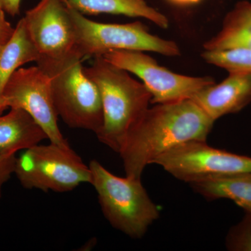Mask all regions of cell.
Instances as JSON below:
<instances>
[{
  "label": "cell",
  "instance_id": "obj_1",
  "mask_svg": "<svg viewBox=\"0 0 251 251\" xmlns=\"http://www.w3.org/2000/svg\"><path fill=\"white\" fill-rule=\"evenodd\" d=\"M214 123L192 99L148 108L128 130L118 153L126 176L141 179L148 165L176 145L206 141Z\"/></svg>",
  "mask_w": 251,
  "mask_h": 251
},
{
  "label": "cell",
  "instance_id": "obj_2",
  "mask_svg": "<svg viewBox=\"0 0 251 251\" xmlns=\"http://www.w3.org/2000/svg\"><path fill=\"white\" fill-rule=\"evenodd\" d=\"M84 71L101 97L103 122L97 138L119 153L128 130L148 110L151 94L143 83L103 56L94 57L92 65Z\"/></svg>",
  "mask_w": 251,
  "mask_h": 251
},
{
  "label": "cell",
  "instance_id": "obj_3",
  "mask_svg": "<svg viewBox=\"0 0 251 251\" xmlns=\"http://www.w3.org/2000/svg\"><path fill=\"white\" fill-rule=\"evenodd\" d=\"M93 185L105 219L115 229L133 239L145 235L159 217V209L149 196L141 179L116 176L99 162H90Z\"/></svg>",
  "mask_w": 251,
  "mask_h": 251
},
{
  "label": "cell",
  "instance_id": "obj_4",
  "mask_svg": "<svg viewBox=\"0 0 251 251\" xmlns=\"http://www.w3.org/2000/svg\"><path fill=\"white\" fill-rule=\"evenodd\" d=\"M49 75L58 116L71 128L99 133L103 122L101 97L97 85L86 75L82 59L37 61Z\"/></svg>",
  "mask_w": 251,
  "mask_h": 251
},
{
  "label": "cell",
  "instance_id": "obj_5",
  "mask_svg": "<svg viewBox=\"0 0 251 251\" xmlns=\"http://www.w3.org/2000/svg\"><path fill=\"white\" fill-rule=\"evenodd\" d=\"M14 174L27 189L65 193L92 180V171L70 146L36 145L16 158Z\"/></svg>",
  "mask_w": 251,
  "mask_h": 251
},
{
  "label": "cell",
  "instance_id": "obj_6",
  "mask_svg": "<svg viewBox=\"0 0 251 251\" xmlns=\"http://www.w3.org/2000/svg\"><path fill=\"white\" fill-rule=\"evenodd\" d=\"M72 19L77 52L82 59L97 57L112 50H138L175 57L180 54L174 41L161 39L149 32L143 23L108 24L91 21L64 0Z\"/></svg>",
  "mask_w": 251,
  "mask_h": 251
},
{
  "label": "cell",
  "instance_id": "obj_7",
  "mask_svg": "<svg viewBox=\"0 0 251 251\" xmlns=\"http://www.w3.org/2000/svg\"><path fill=\"white\" fill-rule=\"evenodd\" d=\"M152 164L189 184L229 175L251 173V157L212 148L206 141L190 140L157 157Z\"/></svg>",
  "mask_w": 251,
  "mask_h": 251
},
{
  "label": "cell",
  "instance_id": "obj_8",
  "mask_svg": "<svg viewBox=\"0 0 251 251\" xmlns=\"http://www.w3.org/2000/svg\"><path fill=\"white\" fill-rule=\"evenodd\" d=\"M103 57L114 65L141 79L151 94V103L192 99L200 91L215 83L210 77L187 76L172 72L142 51L112 50L104 54Z\"/></svg>",
  "mask_w": 251,
  "mask_h": 251
},
{
  "label": "cell",
  "instance_id": "obj_9",
  "mask_svg": "<svg viewBox=\"0 0 251 251\" xmlns=\"http://www.w3.org/2000/svg\"><path fill=\"white\" fill-rule=\"evenodd\" d=\"M2 97L9 108L27 112L45 131L50 143L69 146L59 130L50 78L38 66L20 68L10 77Z\"/></svg>",
  "mask_w": 251,
  "mask_h": 251
},
{
  "label": "cell",
  "instance_id": "obj_10",
  "mask_svg": "<svg viewBox=\"0 0 251 251\" xmlns=\"http://www.w3.org/2000/svg\"><path fill=\"white\" fill-rule=\"evenodd\" d=\"M38 61H61L78 57L75 30L64 0H41L23 17Z\"/></svg>",
  "mask_w": 251,
  "mask_h": 251
},
{
  "label": "cell",
  "instance_id": "obj_11",
  "mask_svg": "<svg viewBox=\"0 0 251 251\" xmlns=\"http://www.w3.org/2000/svg\"><path fill=\"white\" fill-rule=\"evenodd\" d=\"M213 121L239 112L251 102V74L230 72L222 82L208 86L192 99Z\"/></svg>",
  "mask_w": 251,
  "mask_h": 251
},
{
  "label": "cell",
  "instance_id": "obj_12",
  "mask_svg": "<svg viewBox=\"0 0 251 251\" xmlns=\"http://www.w3.org/2000/svg\"><path fill=\"white\" fill-rule=\"evenodd\" d=\"M48 139L47 135L32 117L22 108H11L0 115V153L16 154Z\"/></svg>",
  "mask_w": 251,
  "mask_h": 251
},
{
  "label": "cell",
  "instance_id": "obj_13",
  "mask_svg": "<svg viewBox=\"0 0 251 251\" xmlns=\"http://www.w3.org/2000/svg\"><path fill=\"white\" fill-rule=\"evenodd\" d=\"M205 50L251 49V1H239L225 18L222 28L206 41Z\"/></svg>",
  "mask_w": 251,
  "mask_h": 251
},
{
  "label": "cell",
  "instance_id": "obj_14",
  "mask_svg": "<svg viewBox=\"0 0 251 251\" xmlns=\"http://www.w3.org/2000/svg\"><path fill=\"white\" fill-rule=\"evenodd\" d=\"M39 57L24 18H21L14 28L12 36L0 46V97H2L5 87L13 74L24 64L37 62Z\"/></svg>",
  "mask_w": 251,
  "mask_h": 251
},
{
  "label": "cell",
  "instance_id": "obj_15",
  "mask_svg": "<svg viewBox=\"0 0 251 251\" xmlns=\"http://www.w3.org/2000/svg\"><path fill=\"white\" fill-rule=\"evenodd\" d=\"M82 14L124 15L146 18L158 27L166 29L169 21L166 16L149 6L144 0H65Z\"/></svg>",
  "mask_w": 251,
  "mask_h": 251
},
{
  "label": "cell",
  "instance_id": "obj_16",
  "mask_svg": "<svg viewBox=\"0 0 251 251\" xmlns=\"http://www.w3.org/2000/svg\"><path fill=\"white\" fill-rule=\"evenodd\" d=\"M190 185L206 200H231L251 214V173L202 180Z\"/></svg>",
  "mask_w": 251,
  "mask_h": 251
},
{
  "label": "cell",
  "instance_id": "obj_17",
  "mask_svg": "<svg viewBox=\"0 0 251 251\" xmlns=\"http://www.w3.org/2000/svg\"><path fill=\"white\" fill-rule=\"evenodd\" d=\"M205 62L226 69L229 73L251 74V49H234L225 50H205L202 54Z\"/></svg>",
  "mask_w": 251,
  "mask_h": 251
},
{
  "label": "cell",
  "instance_id": "obj_18",
  "mask_svg": "<svg viewBox=\"0 0 251 251\" xmlns=\"http://www.w3.org/2000/svg\"><path fill=\"white\" fill-rule=\"evenodd\" d=\"M226 247L229 251H251V214L246 213L242 221L230 229Z\"/></svg>",
  "mask_w": 251,
  "mask_h": 251
},
{
  "label": "cell",
  "instance_id": "obj_19",
  "mask_svg": "<svg viewBox=\"0 0 251 251\" xmlns=\"http://www.w3.org/2000/svg\"><path fill=\"white\" fill-rule=\"evenodd\" d=\"M16 157L15 154H1L0 153V198L1 191L5 183L14 174Z\"/></svg>",
  "mask_w": 251,
  "mask_h": 251
},
{
  "label": "cell",
  "instance_id": "obj_20",
  "mask_svg": "<svg viewBox=\"0 0 251 251\" xmlns=\"http://www.w3.org/2000/svg\"><path fill=\"white\" fill-rule=\"evenodd\" d=\"M14 28L5 17V11L0 4V46L5 44L14 33Z\"/></svg>",
  "mask_w": 251,
  "mask_h": 251
},
{
  "label": "cell",
  "instance_id": "obj_21",
  "mask_svg": "<svg viewBox=\"0 0 251 251\" xmlns=\"http://www.w3.org/2000/svg\"><path fill=\"white\" fill-rule=\"evenodd\" d=\"M22 0H0V4L5 13L15 16L20 14Z\"/></svg>",
  "mask_w": 251,
  "mask_h": 251
},
{
  "label": "cell",
  "instance_id": "obj_22",
  "mask_svg": "<svg viewBox=\"0 0 251 251\" xmlns=\"http://www.w3.org/2000/svg\"><path fill=\"white\" fill-rule=\"evenodd\" d=\"M9 108V105L7 100L4 97H0V115H2L4 110Z\"/></svg>",
  "mask_w": 251,
  "mask_h": 251
},
{
  "label": "cell",
  "instance_id": "obj_23",
  "mask_svg": "<svg viewBox=\"0 0 251 251\" xmlns=\"http://www.w3.org/2000/svg\"><path fill=\"white\" fill-rule=\"evenodd\" d=\"M171 1L177 4L188 5L196 4L201 0H171Z\"/></svg>",
  "mask_w": 251,
  "mask_h": 251
}]
</instances>
